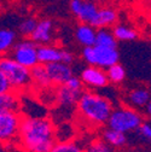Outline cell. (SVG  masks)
<instances>
[{"instance_id": "obj_15", "label": "cell", "mask_w": 151, "mask_h": 152, "mask_svg": "<svg viewBox=\"0 0 151 152\" xmlns=\"http://www.w3.org/2000/svg\"><path fill=\"white\" fill-rule=\"evenodd\" d=\"M150 100H151V94L144 87L130 91L127 96V102L129 106L133 109H145V106L149 104Z\"/></svg>"}, {"instance_id": "obj_5", "label": "cell", "mask_w": 151, "mask_h": 152, "mask_svg": "<svg viewBox=\"0 0 151 152\" xmlns=\"http://www.w3.org/2000/svg\"><path fill=\"white\" fill-rule=\"evenodd\" d=\"M82 58L86 63H88V65L99 66L102 69H109L114 64L119 63V52L116 48L96 45L84 47Z\"/></svg>"}, {"instance_id": "obj_29", "label": "cell", "mask_w": 151, "mask_h": 152, "mask_svg": "<svg viewBox=\"0 0 151 152\" xmlns=\"http://www.w3.org/2000/svg\"><path fill=\"white\" fill-rule=\"evenodd\" d=\"M10 91H12V86H11L9 79L3 72H0V94L7 93Z\"/></svg>"}, {"instance_id": "obj_33", "label": "cell", "mask_w": 151, "mask_h": 152, "mask_svg": "<svg viewBox=\"0 0 151 152\" xmlns=\"http://www.w3.org/2000/svg\"><path fill=\"white\" fill-rule=\"evenodd\" d=\"M99 1H104V0H99Z\"/></svg>"}, {"instance_id": "obj_3", "label": "cell", "mask_w": 151, "mask_h": 152, "mask_svg": "<svg viewBox=\"0 0 151 152\" xmlns=\"http://www.w3.org/2000/svg\"><path fill=\"white\" fill-rule=\"evenodd\" d=\"M143 122V116L137 109L130 106H120L112 111L108 121V127L127 134L138 130Z\"/></svg>"}, {"instance_id": "obj_18", "label": "cell", "mask_w": 151, "mask_h": 152, "mask_svg": "<svg viewBox=\"0 0 151 152\" xmlns=\"http://www.w3.org/2000/svg\"><path fill=\"white\" fill-rule=\"evenodd\" d=\"M98 11H99V7L97 6L96 3L89 1V0H85L82 3V6H81L79 13L76 15V17L81 21V23L92 24V22H93L94 18H96Z\"/></svg>"}, {"instance_id": "obj_28", "label": "cell", "mask_w": 151, "mask_h": 152, "mask_svg": "<svg viewBox=\"0 0 151 152\" xmlns=\"http://www.w3.org/2000/svg\"><path fill=\"white\" fill-rule=\"evenodd\" d=\"M138 133L143 139L151 141V122H143V124L138 129Z\"/></svg>"}, {"instance_id": "obj_14", "label": "cell", "mask_w": 151, "mask_h": 152, "mask_svg": "<svg viewBox=\"0 0 151 152\" xmlns=\"http://www.w3.org/2000/svg\"><path fill=\"white\" fill-rule=\"evenodd\" d=\"M117 21V12L111 7H102L99 9L96 18L93 20L92 26L97 29L100 28H109L114 26Z\"/></svg>"}, {"instance_id": "obj_17", "label": "cell", "mask_w": 151, "mask_h": 152, "mask_svg": "<svg viewBox=\"0 0 151 152\" xmlns=\"http://www.w3.org/2000/svg\"><path fill=\"white\" fill-rule=\"evenodd\" d=\"M21 110V99L13 91L0 94V111H13Z\"/></svg>"}, {"instance_id": "obj_16", "label": "cell", "mask_w": 151, "mask_h": 152, "mask_svg": "<svg viewBox=\"0 0 151 152\" xmlns=\"http://www.w3.org/2000/svg\"><path fill=\"white\" fill-rule=\"evenodd\" d=\"M102 139L109 144L110 146L115 147V148H121L123 146H126L127 144V135L122 132H119V130H115L112 128H106L103 130L102 133Z\"/></svg>"}, {"instance_id": "obj_11", "label": "cell", "mask_w": 151, "mask_h": 152, "mask_svg": "<svg viewBox=\"0 0 151 152\" xmlns=\"http://www.w3.org/2000/svg\"><path fill=\"white\" fill-rule=\"evenodd\" d=\"M53 37V23L50 20L39 21L36 29L30 36V40H33L36 45H50Z\"/></svg>"}, {"instance_id": "obj_21", "label": "cell", "mask_w": 151, "mask_h": 152, "mask_svg": "<svg viewBox=\"0 0 151 152\" xmlns=\"http://www.w3.org/2000/svg\"><path fill=\"white\" fill-rule=\"evenodd\" d=\"M16 45V33L9 28L0 30V51L1 53L9 52Z\"/></svg>"}, {"instance_id": "obj_13", "label": "cell", "mask_w": 151, "mask_h": 152, "mask_svg": "<svg viewBox=\"0 0 151 152\" xmlns=\"http://www.w3.org/2000/svg\"><path fill=\"white\" fill-rule=\"evenodd\" d=\"M75 37H76V40L84 47L96 46V41H97V28H94L92 24L81 23L76 28V31H75Z\"/></svg>"}, {"instance_id": "obj_30", "label": "cell", "mask_w": 151, "mask_h": 152, "mask_svg": "<svg viewBox=\"0 0 151 152\" xmlns=\"http://www.w3.org/2000/svg\"><path fill=\"white\" fill-rule=\"evenodd\" d=\"M82 80L81 79H79V77H76V76H73L71 79H69L68 81H67V86L68 87H70V88H73V89H76V91H82Z\"/></svg>"}, {"instance_id": "obj_23", "label": "cell", "mask_w": 151, "mask_h": 152, "mask_svg": "<svg viewBox=\"0 0 151 152\" xmlns=\"http://www.w3.org/2000/svg\"><path fill=\"white\" fill-rule=\"evenodd\" d=\"M50 152H86V147H84L78 141H57Z\"/></svg>"}, {"instance_id": "obj_24", "label": "cell", "mask_w": 151, "mask_h": 152, "mask_svg": "<svg viewBox=\"0 0 151 152\" xmlns=\"http://www.w3.org/2000/svg\"><path fill=\"white\" fill-rule=\"evenodd\" d=\"M106 75H108V79L110 82L120 83L126 77V70L122 65H120L117 63V64H114L112 66H110L109 69H106Z\"/></svg>"}, {"instance_id": "obj_32", "label": "cell", "mask_w": 151, "mask_h": 152, "mask_svg": "<svg viewBox=\"0 0 151 152\" xmlns=\"http://www.w3.org/2000/svg\"><path fill=\"white\" fill-rule=\"evenodd\" d=\"M145 113H146V116L151 120V100H150L149 104L145 106Z\"/></svg>"}, {"instance_id": "obj_20", "label": "cell", "mask_w": 151, "mask_h": 152, "mask_svg": "<svg viewBox=\"0 0 151 152\" xmlns=\"http://www.w3.org/2000/svg\"><path fill=\"white\" fill-rule=\"evenodd\" d=\"M96 45L103 46V47H117V39L115 37L114 31L109 30L108 28H100L97 30V41Z\"/></svg>"}, {"instance_id": "obj_7", "label": "cell", "mask_w": 151, "mask_h": 152, "mask_svg": "<svg viewBox=\"0 0 151 152\" xmlns=\"http://www.w3.org/2000/svg\"><path fill=\"white\" fill-rule=\"evenodd\" d=\"M37 47L39 46L30 39L21 40L13 46L11 58L29 69H33L35 65L39 64Z\"/></svg>"}, {"instance_id": "obj_6", "label": "cell", "mask_w": 151, "mask_h": 152, "mask_svg": "<svg viewBox=\"0 0 151 152\" xmlns=\"http://www.w3.org/2000/svg\"><path fill=\"white\" fill-rule=\"evenodd\" d=\"M22 117L18 112L0 111V139L5 144L18 141Z\"/></svg>"}, {"instance_id": "obj_2", "label": "cell", "mask_w": 151, "mask_h": 152, "mask_svg": "<svg viewBox=\"0 0 151 152\" xmlns=\"http://www.w3.org/2000/svg\"><path fill=\"white\" fill-rule=\"evenodd\" d=\"M76 107L80 117L94 127L108 123L114 111V106L108 98L92 91H85L81 94Z\"/></svg>"}, {"instance_id": "obj_25", "label": "cell", "mask_w": 151, "mask_h": 152, "mask_svg": "<svg viewBox=\"0 0 151 152\" xmlns=\"http://www.w3.org/2000/svg\"><path fill=\"white\" fill-rule=\"evenodd\" d=\"M86 152H119V150L110 146L100 138V139L92 140L86 146Z\"/></svg>"}, {"instance_id": "obj_8", "label": "cell", "mask_w": 151, "mask_h": 152, "mask_svg": "<svg viewBox=\"0 0 151 152\" xmlns=\"http://www.w3.org/2000/svg\"><path fill=\"white\" fill-rule=\"evenodd\" d=\"M80 79L85 85L92 88H103L108 85V81H109L106 71H104V69L99 66H92V65L82 70Z\"/></svg>"}, {"instance_id": "obj_22", "label": "cell", "mask_w": 151, "mask_h": 152, "mask_svg": "<svg viewBox=\"0 0 151 152\" xmlns=\"http://www.w3.org/2000/svg\"><path fill=\"white\" fill-rule=\"evenodd\" d=\"M112 31H114L115 37L119 41H133L138 37V34L133 28H130L128 26H123V24L115 26Z\"/></svg>"}, {"instance_id": "obj_10", "label": "cell", "mask_w": 151, "mask_h": 152, "mask_svg": "<svg viewBox=\"0 0 151 152\" xmlns=\"http://www.w3.org/2000/svg\"><path fill=\"white\" fill-rule=\"evenodd\" d=\"M82 93H84V91H76V89L68 87L67 85H62V86H59L57 93H56V96H57V103L59 104L61 107L73 109L75 105H78Z\"/></svg>"}, {"instance_id": "obj_9", "label": "cell", "mask_w": 151, "mask_h": 152, "mask_svg": "<svg viewBox=\"0 0 151 152\" xmlns=\"http://www.w3.org/2000/svg\"><path fill=\"white\" fill-rule=\"evenodd\" d=\"M47 72L50 75L51 82L53 85H65L69 79L73 77V70L70 68V64L63 63V62H56L51 64H46Z\"/></svg>"}, {"instance_id": "obj_26", "label": "cell", "mask_w": 151, "mask_h": 152, "mask_svg": "<svg viewBox=\"0 0 151 152\" xmlns=\"http://www.w3.org/2000/svg\"><path fill=\"white\" fill-rule=\"evenodd\" d=\"M75 135L73 126L69 123H62L56 127V138L57 141H70Z\"/></svg>"}, {"instance_id": "obj_4", "label": "cell", "mask_w": 151, "mask_h": 152, "mask_svg": "<svg viewBox=\"0 0 151 152\" xmlns=\"http://www.w3.org/2000/svg\"><path fill=\"white\" fill-rule=\"evenodd\" d=\"M0 72L9 79L13 91L27 89L32 83V69L20 64L11 57H3L0 61Z\"/></svg>"}, {"instance_id": "obj_12", "label": "cell", "mask_w": 151, "mask_h": 152, "mask_svg": "<svg viewBox=\"0 0 151 152\" xmlns=\"http://www.w3.org/2000/svg\"><path fill=\"white\" fill-rule=\"evenodd\" d=\"M64 51L53 45H43L37 47V54H39V63L41 64H51L56 62H63Z\"/></svg>"}, {"instance_id": "obj_31", "label": "cell", "mask_w": 151, "mask_h": 152, "mask_svg": "<svg viewBox=\"0 0 151 152\" xmlns=\"http://www.w3.org/2000/svg\"><path fill=\"white\" fill-rule=\"evenodd\" d=\"M82 3H84V0H71L70 1V10L75 16L79 13V11L82 6Z\"/></svg>"}, {"instance_id": "obj_27", "label": "cell", "mask_w": 151, "mask_h": 152, "mask_svg": "<svg viewBox=\"0 0 151 152\" xmlns=\"http://www.w3.org/2000/svg\"><path fill=\"white\" fill-rule=\"evenodd\" d=\"M37 23L39 22L33 17L24 18V20L20 23V26H18V31H20L23 36H32V34L34 33V30L37 27Z\"/></svg>"}, {"instance_id": "obj_19", "label": "cell", "mask_w": 151, "mask_h": 152, "mask_svg": "<svg viewBox=\"0 0 151 152\" xmlns=\"http://www.w3.org/2000/svg\"><path fill=\"white\" fill-rule=\"evenodd\" d=\"M32 80L34 85L39 86L41 88H47L52 83L50 75L47 72V69H46V65L41 63H39L32 69Z\"/></svg>"}, {"instance_id": "obj_1", "label": "cell", "mask_w": 151, "mask_h": 152, "mask_svg": "<svg viewBox=\"0 0 151 152\" xmlns=\"http://www.w3.org/2000/svg\"><path fill=\"white\" fill-rule=\"evenodd\" d=\"M18 142L27 152H50L57 142L56 127L47 117H23Z\"/></svg>"}]
</instances>
